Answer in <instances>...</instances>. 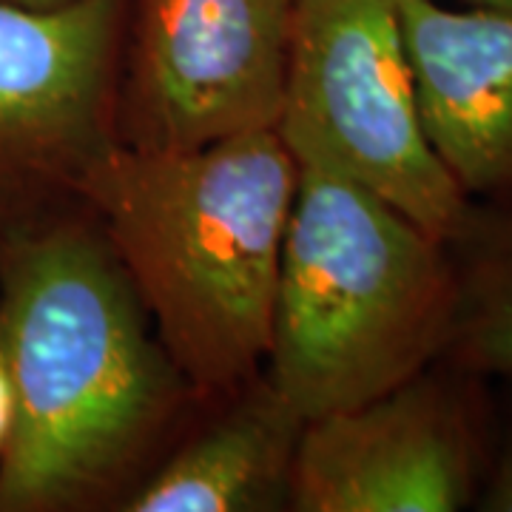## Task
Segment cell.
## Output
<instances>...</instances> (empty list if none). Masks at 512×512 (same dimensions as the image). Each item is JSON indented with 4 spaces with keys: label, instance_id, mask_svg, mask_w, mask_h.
<instances>
[{
    "label": "cell",
    "instance_id": "6",
    "mask_svg": "<svg viewBox=\"0 0 512 512\" xmlns=\"http://www.w3.org/2000/svg\"><path fill=\"white\" fill-rule=\"evenodd\" d=\"M293 0H128L120 143L183 151L276 128Z\"/></svg>",
    "mask_w": 512,
    "mask_h": 512
},
{
    "label": "cell",
    "instance_id": "2",
    "mask_svg": "<svg viewBox=\"0 0 512 512\" xmlns=\"http://www.w3.org/2000/svg\"><path fill=\"white\" fill-rule=\"evenodd\" d=\"M296 171L276 128H259L183 151L117 143L86 185L194 399H228L262 373Z\"/></svg>",
    "mask_w": 512,
    "mask_h": 512
},
{
    "label": "cell",
    "instance_id": "12",
    "mask_svg": "<svg viewBox=\"0 0 512 512\" xmlns=\"http://www.w3.org/2000/svg\"><path fill=\"white\" fill-rule=\"evenodd\" d=\"M12 427H15V387H12L9 365L0 348V453L12 436Z\"/></svg>",
    "mask_w": 512,
    "mask_h": 512
},
{
    "label": "cell",
    "instance_id": "4",
    "mask_svg": "<svg viewBox=\"0 0 512 512\" xmlns=\"http://www.w3.org/2000/svg\"><path fill=\"white\" fill-rule=\"evenodd\" d=\"M276 134L444 242L470 208L421 126L399 0H293Z\"/></svg>",
    "mask_w": 512,
    "mask_h": 512
},
{
    "label": "cell",
    "instance_id": "3",
    "mask_svg": "<svg viewBox=\"0 0 512 512\" xmlns=\"http://www.w3.org/2000/svg\"><path fill=\"white\" fill-rule=\"evenodd\" d=\"M447 242L328 168L299 165L262 376L302 419L436 365L453 328Z\"/></svg>",
    "mask_w": 512,
    "mask_h": 512
},
{
    "label": "cell",
    "instance_id": "5",
    "mask_svg": "<svg viewBox=\"0 0 512 512\" xmlns=\"http://www.w3.org/2000/svg\"><path fill=\"white\" fill-rule=\"evenodd\" d=\"M128 0H0V254L86 211L94 168L120 143Z\"/></svg>",
    "mask_w": 512,
    "mask_h": 512
},
{
    "label": "cell",
    "instance_id": "13",
    "mask_svg": "<svg viewBox=\"0 0 512 512\" xmlns=\"http://www.w3.org/2000/svg\"><path fill=\"white\" fill-rule=\"evenodd\" d=\"M467 6H481V9H501L512 12V0H464Z\"/></svg>",
    "mask_w": 512,
    "mask_h": 512
},
{
    "label": "cell",
    "instance_id": "10",
    "mask_svg": "<svg viewBox=\"0 0 512 512\" xmlns=\"http://www.w3.org/2000/svg\"><path fill=\"white\" fill-rule=\"evenodd\" d=\"M447 251L456 311L441 359L478 379L512 382V208L470 202Z\"/></svg>",
    "mask_w": 512,
    "mask_h": 512
},
{
    "label": "cell",
    "instance_id": "7",
    "mask_svg": "<svg viewBox=\"0 0 512 512\" xmlns=\"http://www.w3.org/2000/svg\"><path fill=\"white\" fill-rule=\"evenodd\" d=\"M476 379L439 359L370 402L305 421L288 510L473 507L490 464Z\"/></svg>",
    "mask_w": 512,
    "mask_h": 512
},
{
    "label": "cell",
    "instance_id": "9",
    "mask_svg": "<svg viewBox=\"0 0 512 512\" xmlns=\"http://www.w3.org/2000/svg\"><path fill=\"white\" fill-rule=\"evenodd\" d=\"M202 433L123 498V512L288 510L305 419L259 373Z\"/></svg>",
    "mask_w": 512,
    "mask_h": 512
},
{
    "label": "cell",
    "instance_id": "11",
    "mask_svg": "<svg viewBox=\"0 0 512 512\" xmlns=\"http://www.w3.org/2000/svg\"><path fill=\"white\" fill-rule=\"evenodd\" d=\"M476 507L484 512H512V430L501 441L498 453L490 456Z\"/></svg>",
    "mask_w": 512,
    "mask_h": 512
},
{
    "label": "cell",
    "instance_id": "14",
    "mask_svg": "<svg viewBox=\"0 0 512 512\" xmlns=\"http://www.w3.org/2000/svg\"><path fill=\"white\" fill-rule=\"evenodd\" d=\"M15 3H26V6H57V3H66V0H15Z\"/></svg>",
    "mask_w": 512,
    "mask_h": 512
},
{
    "label": "cell",
    "instance_id": "1",
    "mask_svg": "<svg viewBox=\"0 0 512 512\" xmlns=\"http://www.w3.org/2000/svg\"><path fill=\"white\" fill-rule=\"evenodd\" d=\"M0 348L15 387L0 512L97 507L194 399L89 211L0 254Z\"/></svg>",
    "mask_w": 512,
    "mask_h": 512
},
{
    "label": "cell",
    "instance_id": "8",
    "mask_svg": "<svg viewBox=\"0 0 512 512\" xmlns=\"http://www.w3.org/2000/svg\"><path fill=\"white\" fill-rule=\"evenodd\" d=\"M424 134L467 202L512 208V12L399 0Z\"/></svg>",
    "mask_w": 512,
    "mask_h": 512
}]
</instances>
